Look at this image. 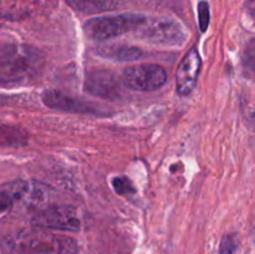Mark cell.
I'll return each mask as SVG.
<instances>
[{
  "label": "cell",
  "instance_id": "obj_2",
  "mask_svg": "<svg viewBox=\"0 0 255 254\" xmlns=\"http://www.w3.org/2000/svg\"><path fill=\"white\" fill-rule=\"evenodd\" d=\"M4 251L7 254H76L79 247L75 239L39 228L9 237L4 242Z\"/></svg>",
  "mask_w": 255,
  "mask_h": 254
},
{
  "label": "cell",
  "instance_id": "obj_17",
  "mask_svg": "<svg viewBox=\"0 0 255 254\" xmlns=\"http://www.w3.org/2000/svg\"><path fill=\"white\" fill-rule=\"evenodd\" d=\"M12 207H14V202L10 198L7 192L2 188V186H0V214L7 213L11 211Z\"/></svg>",
  "mask_w": 255,
  "mask_h": 254
},
{
  "label": "cell",
  "instance_id": "obj_8",
  "mask_svg": "<svg viewBox=\"0 0 255 254\" xmlns=\"http://www.w3.org/2000/svg\"><path fill=\"white\" fill-rule=\"evenodd\" d=\"M124 82L109 70H92L85 79V91L92 96L119 99L124 94Z\"/></svg>",
  "mask_w": 255,
  "mask_h": 254
},
{
  "label": "cell",
  "instance_id": "obj_9",
  "mask_svg": "<svg viewBox=\"0 0 255 254\" xmlns=\"http://www.w3.org/2000/svg\"><path fill=\"white\" fill-rule=\"evenodd\" d=\"M202 67V59L198 50H188L176 70V89L181 96H187L196 87Z\"/></svg>",
  "mask_w": 255,
  "mask_h": 254
},
{
  "label": "cell",
  "instance_id": "obj_7",
  "mask_svg": "<svg viewBox=\"0 0 255 254\" xmlns=\"http://www.w3.org/2000/svg\"><path fill=\"white\" fill-rule=\"evenodd\" d=\"M122 82L134 91H154L167 81V72L157 64H141L127 67L121 77Z\"/></svg>",
  "mask_w": 255,
  "mask_h": 254
},
{
  "label": "cell",
  "instance_id": "obj_3",
  "mask_svg": "<svg viewBox=\"0 0 255 254\" xmlns=\"http://www.w3.org/2000/svg\"><path fill=\"white\" fill-rule=\"evenodd\" d=\"M147 17L136 12H124L117 15L94 17L84 24V32L89 39L105 41L112 37L121 36L129 31H136Z\"/></svg>",
  "mask_w": 255,
  "mask_h": 254
},
{
  "label": "cell",
  "instance_id": "obj_10",
  "mask_svg": "<svg viewBox=\"0 0 255 254\" xmlns=\"http://www.w3.org/2000/svg\"><path fill=\"white\" fill-rule=\"evenodd\" d=\"M42 102L50 109L61 110L72 114L105 115V112H102L96 105L65 95L57 90H46L42 94Z\"/></svg>",
  "mask_w": 255,
  "mask_h": 254
},
{
  "label": "cell",
  "instance_id": "obj_6",
  "mask_svg": "<svg viewBox=\"0 0 255 254\" xmlns=\"http://www.w3.org/2000/svg\"><path fill=\"white\" fill-rule=\"evenodd\" d=\"M15 203L25 207H42L52 198V189L47 184L35 179H16L2 184Z\"/></svg>",
  "mask_w": 255,
  "mask_h": 254
},
{
  "label": "cell",
  "instance_id": "obj_16",
  "mask_svg": "<svg viewBox=\"0 0 255 254\" xmlns=\"http://www.w3.org/2000/svg\"><path fill=\"white\" fill-rule=\"evenodd\" d=\"M238 248V241L233 234H227L219 244V254H233Z\"/></svg>",
  "mask_w": 255,
  "mask_h": 254
},
{
  "label": "cell",
  "instance_id": "obj_18",
  "mask_svg": "<svg viewBox=\"0 0 255 254\" xmlns=\"http://www.w3.org/2000/svg\"><path fill=\"white\" fill-rule=\"evenodd\" d=\"M244 17L251 25L255 26V0H247L243 6Z\"/></svg>",
  "mask_w": 255,
  "mask_h": 254
},
{
  "label": "cell",
  "instance_id": "obj_11",
  "mask_svg": "<svg viewBox=\"0 0 255 254\" xmlns=\"http://www.w3.org/2000/svg\"><path fill=\"white\" fill-rule=\"evenodd\" d=\"M97 54L100 56L116 62H128L138 60L142 56V50L137 46L124 44H109L99 46Z\"/></svg>",
  "mask_w": 255,
  "mask_h": 254
},
{
  "label": "cell",
  "instance_id": "obj_5",
  "mask_svg": "<svg viewBox=\"0 0 255 254\" xmlns=\"http://www.w3.org/2000/svg\"><path fill=\"white\" fill-rule=\"evenodd\" d=\"M31 224L44 229L77 232L81 229V213L72 206H49L32 216Z\"/></svg>",
  "mask_w": 255,
  "mask_h": 254
},
{
  "label": "cell",
  "instance_id": "obj_4",
  "mask_svg": "<svg viewBox=\"0 0 255 254\" xmlns=\"http://www.w3.org/2000/svg\"><path fill=\"white\" fill-rule=\"evenodd\" d=\"M134 32L141 40L157 46H178L187 39L183 26L169 17L146 19Z\"/></svg>",
  "mask_w": 255,
  "mask_h": 254
},
{
  "label": "cell",
  "instance_id": "obj_1",
  "mask_svg": "<svg viewBox=\"0 0 255 254\" xmlns=\"http://www.w3.org/2000/svg\"><path fill=\"white\" fill-rule=\"evenodd\" d=\"M45 55L41 50L22 44L0 46V85L26 84L41 74Z\"/></svg>",
  "mask_w": 255,
  "mask_h": 254
},
{
  "label": "cell",
  "instance_id": "obj_15",
  "mask_svg": "<svg viewBox=\"0 0 255 254\" xmlns=\"http://www.w3.org/2000/svg\"><path fill=\"white\" fill-rule=\"evenodd\" d=\"M243 66L251 74H255V42H249L243 54Z\"/></svg>",
  "mask_w": 255,
  "mask_h": 254
},
{
  "label": "cell",
  "instance_id": "obj_14",
  "mask_svg": "<svg viewBox=\"0 0 255 254\" xmlns=\"http://www.w3.org/2000/svg\"><path fill=\"white\" fill-rule=\"evenodd\" d=\"M211 21V12H209V4L204 0L198 2V22L199 29L202 32L207 31Z\"/></svg>",
  "mask_w": 255,
  "mask_h": 254
},
{
  "label": "cell",
  "instance_id": "obj_13",
  "mask_svg": "<svg viewBox=\"0 0 255 254\" xmlns=\"http://www.w3.org/2000/svg\"><path fill=\"white\" fill-rule=\"evenodd\" d=\"M112 187H114L115 192L120 196H129V194L134 193L136 188H134L133 183L131 179L126 176H119L115 177L112 179Z\"/></svg>",
  "mask_w": 255,
  "mask_h": 254
},
{
  "label": "cell",
  "instance_id": "obj_12",
  "mask_svg": "<svg viewBox=\"0 0 255 254\" xmlns=\"http://www.w3.org/2000/svg\"><path fill=\"white\" fill-rule=\"evenodd\" d=\"M128 0H66L67 5L82 14H99L122 6Z\"/></svg>",
  "mask_w": 255,
  "mask_h": 254
}]
</instances>
